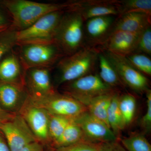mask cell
Instances as JSON below:
<instances>
[{"mask_svg":"<svg viewBox=\"0 0 151 151\" xmlns=\"http://www.w3.org/2000/svg\"><path fill=\"white\" fill-rule=\"evenodd\" d=\"M100 49L85 45L73 54L65 56L58 62L57 82L65 84L90 74L97 65Z\"/></svg>","mask_w":151,"mask_h":151,"instance_id":"cell-1","label":"cell"},{"mask_svg":"<svg viewBox=\"0 0 151 151\" xmlns=\"http://www.w3.org/2000/svg\"><path fill=\"white\" fill-rule=\"evenodd\" d=\"M4 5L12 15V27L17 31L27 28L47 14L66 10L69 7L68 2L46 4L26 0L7 1Z\"/></svg>","mask_w":151,"mask_h":151,"instance_id":"cell-2","label":"cell"},{"mask_svg":"<svg viewBox=\"0 0 151 151\" xmlns=\"http://www.w3.org/2000/svg\"><path fill=\"white\" fill-rule=\"evenodd\" d=\"M84 19L73 10L64 12L57 31L54 43L65 56L70 55L86 45Z\"/></svg>","mask_w":151,"mask_h":151,"instance_id":"cell-3","label":"cell"},{"mask_svg":"<svg viewBox=\"0 0 151 151\" xmlns=\"http://www.w3.org/2000/svg\"><path fill=\"white\" fill-rule=\"evenodd\" d=\"M65 11L47 14L27 28L17 31V45L55 43L57 31Z\"/></svg>","mask_w":151,"mask_h":151,"instance_id":"cell-4","label":"cell"},{"mask_svg":"<svg viewBox=\"0 0 151 151\" xmlns=\"http://www.w3.org/2000/svg\"><path fill=\"white\" fill-rule=\"evenodd\" d=\"M28 96L33 103L43 108L50 115L74 119L87 111L86 107L76 99L55 91L40 97Z\"/></svg>","mask_w":151,"mask_h":151,"instance_id":"cell-5","label":"cell"},{"mask_svg":"<svg viewBox=\"0 0 151 151\" xmlns=\"http://www.w3.org/2000/svg\"><path fill=\"white\" fill-rule=\"evenodd\" d=\"M21 59L26 69L47 68L58 62L65 55L55 43L22 45Z\"/></svg>","mask_w":151,"mask_h":151,"instance_id":"cell-6","label":"cell"},{"mask_svg":"<svg viewBox=\"0 0 151 151\" xmlns=\"http://www.w3.org/2000/svg\"><path fill=\"white\" fill-rule=\"evenodd\" d=\"M62 86L64 94L73 97L82 104L93 97L114 91L97 73H90Z\"/></svg>","mask_w":151,"mask_h":151,"instance_id":"cell-7","label":"cell"},{"mask_svg":"<svg viewBox=\"0 0 151 151\" xmlns=\"http://www.w3.org/2000/svg\"><path fill=\"white\" fill-rule=\"evenodd\" d=\"M0 130L5 137L11 151H20L27 145L38 141L24 119L19 114L14 115L8 121L1 122Z\"/></svg>","mask_w":151,"mask_h":151,"instance_id":"cell-8","label":"cell"},{"mask_svg":"<svg viewBox=\"0 0 151 151\" xmlns=\"http://www.w3.org/2000/svg\"><path fill=\"white\" fill-rule=\"evenodd\" d=\"M102 50L115 68L122 83L139 93L146 92L150 89L147 76L130 65L125 57Z\"/></svg>","mask_w":151,"mask_h":151,"instance_id":"cell-9","label":"cell"},{"mask_svg":"<svg viewBox=\"0 0 151 151\" xmlns=\"http://www.w3.org/2000/svg\"><path fill=\"white\" fill-rule=\"evenodd\" d=\"M19 112L39 142L50 141L48 133L50 115L45 110L35 105L28 96Z\"/></svg>","mask_w":151,"mask_h":151,"instance_id":"cell-10","label":"cell"},{"mask_svg":"<svg viewBox=\"0 0 151 151\" xmlns=\"http://www.w3.org/2000/svg\"><path fill=\"white\" fill-rule=\"evenodd\" d=\"M78 124L87 140L104 143L117 140V137L107 124L87 111L73 119Z\"/></svg>","mask_w":151,"mask_h":151,"instance_id":"cell-11","label":"cell"},{"mask_svg":"<svg viewBox=\"0 0 151 151\" xmlns=\"http://www.w3.org/2000/svg\"><path fill=\"white\" fill-rule=\"evenodd\" d=\"M67 10L80 13L84 21L95 17L120 15L116 0H81L68 2Z\"/></svg>","mask_w":151,"mask_h":151,"instance_id":"cell-12","label":"cell"},{"mask_svg":"<svg viewBox=\"0 0 151 151\" xmlns=\"http://www.w3.org/2000/svg\"><path fill=\"white\" fill-rule=\"evenodd\" d=\"M115 16L95 17L84 22V33L86 45L101 46L113 31L116 21Z\"/></svg>","mask_w":151,"mask_h":151,"instance_id":"cell-13","label":"cell"},{"mask_svg":"<svg viewBox=\"0 0 151 151\" xmlns=\"http://www.w3.org/2000/svg\"><path fill=\"white\" fill-rule=\"evenodd\" d=\"M141 33H134L122 31L113 32L99 48L125 57L136 52Z\"/></svg>","mask_w":151,"mask_h":151,"instance_id":"cell-14","label":"cell"},{"mask_svg":"<svg viewBox=\"0 0 151 151\" xmlns=\"http://www.w3.org/2000/svg\"><path fill=\"white\" fill-rule=\"evenodd\" d=\"M28 96L22 84L0 81V104L6 112H19Z\"/></svg>","mask_w":151,"mask_h":151,"instance_id":"cell-15","label":"cell"},{"mask_svg":"<svg viewBox=\"0 0 151 151\" xmlns=\"http://www.w3.org/2000/svg\"><path fill=\"white\" fill-rule=\"evenodd\" d=\"M27 70L26 84L29 96L40 97L55 91L48 68H33Z\"/></svg>","mask_w":151,"mask_h":151,"instance_id":"cell-16","label":"cell"},{"mask_svg":"<svg viewBox=\"0 0 151 151\" xmlns=\"http://www.w3.org/2000/svg\"><path fill=\"white\" fill-rule=\"evenodd\" d=\"M151 16L141 13H129L121 15L116 19L112 32L122 31L134 33L142 32L150 26Z\"/></svg>","mask_w":151,"mask_h":151,"instance_id":"cell-17","label":"cell"},{"mask_svg":"<svg viewBox=\"0 0 151 151\" xmlns=\"http://www.w3.org/2000/svg\"><path fill=\"white\" fill-rule=\"evenodd\" d=\"M114 92L113 91L93 97L83 104L91 115L105 123L108 127L107 114Z\"/></svg>","mask_w":151,"mask_h":151,"instance_id":"cell-18","label":"cell"},{"mask_svg":"<svg viewBox=\"0 0 151 151\" xmlns=\"http://www.w3.org/2000/svg\"><path fill=\"white\" fill-rule=\"evenodd\" d=\"M21 70V65L17 57L15 54H11L0 63V81L22 84L19 82Z\"/></svg>","mask_w":151,"mask_h":151,"instance_id":"cell-19","label":"cell"},{"mask_svg":"<svg viewBox=\"0 0 151 151\" xmlns=\"http://www.w3.org/2000/svg\"><path fill=\"white\" fill-rule=\"evenodd\" d=\"M84 140H87L81 128L74 119H72L61 135L52 143L53 147L56 149Z\"/></svg>","mask_w":151,"mask_h":151,"instance_id":"cell-20","label":"cell"},{"mask_svg":"<svg viewBox=\"0 0 151 151\" xmlns=\"http://www.w3.org/2000/svg\"><path fill=\"white\" fill-rule=\"evenodd\" d=\"M97 63L99 68L98 75L104 83L113 89L116 86L123 84L115 68L104 52L101 49Z\"/></svg>","mask_w":151,"mask_h":151,"instance_id":"cell-21","label":"cell"},{"mask_svg":"<svg viewBox=\"0 0 151 151\" xmlns=\"http://www.w3.org/2000/svg\"><path fill=\"white\" fill-rule=\"evenodd\" d=\"M119 96L118 93L114 92L107 114L108 126L117 137L119 133L125 128L119 107Z\"/></svg>","mask_w":151,"mask_h":151,"instance_id":"cell-22","label":"cell"},{"mask_svg":"<svg viewBox=\"0 0 151 151\" xmlns=\"http://www.w3.org/2000/svg\"><path fill=\"white\" fill-rule=\"evenodd\" d=\"M120 15L129 13H141L151 16V0H116Z\"/></svg>","mask_w":151,"mask_h":151,"instance_id":"cell-23","label":"cell"},{"mask_svg":"<svg viewBox=\"0 0 151 151\" xmlns=\"http://www.w3.org/2000/svg\"><path fill=\"white\" fill-rule=\"evenodd\" d=\"M119 107L125 127L133 121L137 108V100L132 94H125L119 96Z\"/></svg>","mask_w":151,"mask_h":151,"instance_id":"cell-24","label":"cell"},{"mask_svg":"<svg viewBox=\"0 0 151 151\" xmlns=\"http://www.w3.org/2000/svg\"><path fill=\"white\" fill-rule=\"evenodd\" d=\"M122 145L127 151H151V145L144 135H133L121 139Z\"/></svg>","mask_w":151,"mask_h":151,"instance_id":"cell-25","label":"cell"},{"mask_svg":"<svg viewBox=\"0 0 151 151\" xmlns=\"http://www.w3.org/2000/svg\"><path fill=\"white\" fill-rule=\"evenodd\" d=\"M127 62L144 75H151V60L147 55L134 52L125 57Z\"/></svg>","mask_w":151,"mask_h":151,"instance_id":"cell-26","label":"cell"},{"mask_svg":"<svg viewBox=\"0 0 151 151\" xmlns=\"http://www.w3.org/2000/svg\"><path fill=\"white\" fill-rule=\"evenodd\" d=\"M71 119L64 116L50 115L48 133L50 140L52 142L61 135Z\"/></svg>","mask_w":151,"mask_h":151,"instance_id":"cell-27","label":"cell"},{"mask_svg":"<svg viewBox=\"0 0 151 151\" xmlns=\"http://www.w3.org/2000/svg\"><path fill=\"white\" fill-rule=\"evenodd\" d=\"M101 143L82 141L70 145L55 149V151H98Z\"/></svg>","mask_w":151,"mask_h":151,"instance_id":"cell-28","label":"cell"},{"mask_svg":"<svg viewBox=\"0 0 151 151\" xmlns=\"http://www.w3.org/2000/svg\"><path fill=\"white\" fill-rule=\"evenodd\" d=\"M136 52H140L147 55H151V26L144 30L140 34Z\"/></svg>","mask_w":151,"mask_h":151,"instance_id":"cell-29","label":"cell"},{"mask_svg":"<svg viewBox=\"0 0 151 151\" xmlns=\"http://www.w3.org/2000/svg\"><path fill=\"white\" fill-rule=\"evenodd\" d=\"M16 32L17 31L12 29L8 32L0 40V60L3 55L17 45Z\"/></svg>","mask_w":151,"mask_h":151,"instance_id":"cell-30","label":"cell"},{"mask_svg":"<svg viewBox=\"0 0 151 151\" xmlns=\"http://www.w3.org/2000/svg\"><path fill=\"white\" fill-rule=\"evenodd\" d=\"M146 92L147 111L141 119V125L146 132H150L151 129V90L148 89Z\"/></svg>","mask_w":151,"mask_h":151,"instance_id":"cell-31","label":"cell"},{"mask_svg":"<svg viewBox=\"0 0 151 151\" xmlns=\"http://www.w3.org/2000/svg\"><path fill=\"white\" fill-rule=\"evenodd\" d=\"M98 151H127L117 141L101 143Z\"/></svg>","mask_w":151,"mask_h":151,"instance_id":"cell-32","label":"cell"},{"mask_svg":"<svg viewBox=\"0 0 151 151\" xmlns=\"http://www.w3.org/2000/svg\"><path fill=\"white\" fill-rule=\"evenodd\" d=\"M20 151H43V149L41 144L36 141L25 146Z\"/></svg>","mask_w":151,"mask_h":151,"instance_id":"cell-33","label":"cell"},{"mask_svg":"<svg viewBox=\"0 0 151 151\" xmlns=\"http://www.w3.org/2000/svg\"><path fill=\"white\" fill-rule=\"evenodd\" d=\"M14 115H12L5 111L2 108L0 104V120L1 121V122L8 121L12 119Z\"/></svg>","mask_w":151,"mask_h":151,"instance_id":"cell-34","label":"cell"},{"mask_svg":"<svg viewBox=\"0 0 151 151\" xmlns=\"http://www.w3.org/2000/svg\"><path fill=\"white\" fill-rule=\"evenodd\" d=\"M0 151H11L7 144L0 136Z\"/></svg>","mask_w":151,"mask_h":151,"instance_id":"cell-35","label":"cell"},{"mask_svg":"<svg viewBox=\"0 0 151 151\" xmlns=\"http://www.w3.org/2000/svg\"><path fill=\"white\" fill-rule=\"evenodd\" d=\"M8 28V26L6 24L0 26V33L4 32L7 30Z\"/></svg>","mask_w":151,"mask_h":151,"instance_id":"cell-36","label":"cell"},{"mask_svg":"<svg viewBox=\"0 0 151 151\" xmlns=\"http://www.w3.org/2000/svg\"><path fill=\"white\" fill-rule=\"evenodd\" d=\"M4 25H6L5 20L2 15L0 14V26Z\"/></svg>","mask_w":151,"mask_h":151,"instance_id":"cell-37","label":"cell"}]
</instances>
